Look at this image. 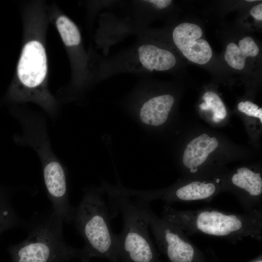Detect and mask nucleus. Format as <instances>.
<instances>
[{
  "label": "nucleus",
  "mask_w": 262,
  "mask_h": 262,
  "mask_svg": "<svg viewBox=\"0 0 262 262\" xmlns=\"http://www.w3.org/2000/svg\"><path fill=\"white\" fill-rule=\"evenodd\" d=\"M262 211L238 213L211 208L181 211L165 205L162 217L178 227L188 236L201 234L233 242L248 237L261 241Z\"/></svg>",
  "instance_id": "obj_1"
},
{
  "label": "nucleus",
  "mask_w": 262,
  "mask_h": 262,
  "mask_svg": "<svg viewBox=\"0 0 262 262\" xmlns=\"http://www.w3.org/2000/svg\"><path fill=\"white\" fill-rule=\"evenodd\" d=\"M63 224L53 210L33 218L26 239L8 248L12 262H68L74 259L89 262L82 249L66 242Z\"/></svg>",
  "instance_id": "obj_2"
},
{
  "label": "nucleus",
  "mask_w": 262,
  "mask_h": 262,
  "mask_svg": "<svg viewBox=\"0 0 262 262\" xmlns=\"http://www.w3.org/2000/svg\"><path fill=\"white\" fill-rule=\"evenodd\" d=\"M112 217L101 193L96 190L86 191L74 208L72 223L84 241L82 250L88 261L97 257L119 262L117 235L111 227Z\"/></svg>",
  "instance_id": "obj_3"
},
{
  "label": "nucleus",
  "mask_w": 262,
  "mask_h": 262,
  "mask_svg": "<svg viewBox=\"0 0 262 262\" xmlns=\"http://www.w3.org/2000/svg\"><path fill=\"white\" fill-rule=\"evenodd\" d=\"M136 36L133 44L110 56L97 55L93 77L100 81L120 74L144 75L147 72L166 71L175 66L177 62L175 55L153 43L147 29Z\"/></svg>",
  "instance_id": "obj_4"
},
{
  "label": "nucleus",
  "mask_w": 262,
  "mask_h": 262,
  "mask_svg": "<svg viewBox=\"0 0 262 262\" xmlns=\"http://www.w3.org/2000/svg\"><path fill=\"white\" fill-rule=\"evenodd\" d=\"M109 198L114 216L119 212L123 220L122 231L117 235L119 262H155L144 201L122 196Z\"/></svg>",
  "instance_id": "obj_5"
},
{
  "label": "nucleus",
  "mask_w": 262,
  "mask_h": 262,
  "mask_svg": "<svg viewBox=\"0 0 262 262\" xmlns=\"http://www.w3.org/2000/svg\"><path fill=\"white\" fill-rule=\"evenodd\" d=\"M48 71L47 55L42 44L35 40L24 46L18 61V85L12 92L17 100H32L39 103L50 115L56 112L54 100L46 86Z\"/></svg>",
  "instance_id": "obj_6"
},
{
  "label": "nucleus",
  "mask_w": 262,
  "mask_h": 262,
  "mask_svg": "<svg viewBox=\"0 0 262 262\" xmlns=\"http://www.w3.org/2000/svg\"><path fill=\"white\" fill-rule=\"evenodd\" d=\"M123 11L115 13H103L99 20V27L96 41L100 48L107 53L111 46L121 41L128 35H137L146 29L149 5V0L121 2Z\"/></svg>",
  "instance_id": "obj_7"
},
{
  "label": "nucleus",
  "mask_w": 262,
  "mask_h": 262,
  "mask_svg": "<svg viewBox=\"0 0 262 262\" xmlns=\"http://www.w3.org/2000/svg\"><path fill=\"white\" fill-rule=\"evenodd\" d=\"M149 227L156 242L171 262H192L195 248L188 236L178 227L158 216L149 203L144 201Z\"/></svg>",
  "instance_id": "obj_8"
},
{
  "label": "nucleus",
  "mask_w": 262,
  "mask_h": 262,
  "mask_svg": "<svg viewBox=\"0 0 262 262\" xmlns=\"http://www.w3.org/2000/svg\"><path fill=\"white\" fill-rule=\"evenodd\" d=\"M17 117L22 131L16 139L18 143L30 146L36 152L42 164L43 177L65 172L52 152L44 120L24 113L18 114Z\"/></svg>",
  "instance_id": "obj_9"
},
{
  "label": "nucleus",
  "mask_w": 262,
  "mask_h": 262,
  "mask_svg": "<svg viewBox=\"0 0 262 262\" xmlns=\"http://www.w3.org/2000/svg\"><path fill=\"white\" fill-rule=\"evenodd\" d=\"M217 194L215 184L206 181L195 180L175 189L162 192H140L127 191L128 197L135 196L137 199L150 203L161 199L169 205L178 202H209Z\"/></svg>",
  "instance_id": "obj_10"
},
{
  "label": "nucleus",
  "mask_w": 262,
  "mask_h": 262,
  "mask_svg": "<svg viewBox=\"0 0 262 262\" xmlns=\"http://www.w3.org/2000/svg\"><path fill=\"white\" fill-rule=\"evenodd\" d=\"M202 30L198 25L182 23L174 28L172 33L174 44L191 62L199 65L207 63L213 55L208 42L200 39Z\"/></svg>",
  "instance_id": "obj_11"
},
{
  "label": "nucleus",
  "mask_w": 262,
  "mask_h": 262,
  "mask_svg": "<svg viewBox=\"0 0 262 262\" xmlns=\"http://www.w3.org/2000/svg\"><path fill=\"white\" fill-rule=\"evenodd\" d=\"M233 185L244 191L239 201L246 211L262 210V179L260 173L245 167L237 169L231 178Z\"/></svg>",
  "instance_id": "obj_12"
},
{
  "label": "nucleus",
  "mask_w": 262,
  "mask_h": 262,
  "mask_svg": "<svg viewBox=\"0 0 262 262\" xmlns=\"http://www.w3.org/2000/svg\"><path fill=\"white\" fill-rule=\"evenodd\" d=\"M174 97L164 94L151 97L143 101L139 110V116L146 124L158 126L167 120L174 103Z\"/></svg>",
  "instance_id": "obj_13"
},
{
  "label": "nucleus",
  "mask_w": 262,
  "mask_h": 262,
  "mask_svg": "<svg viewBox=\"0 0 262 262\" xmlns=\"http://www.w3.org/2000/svg\"><path fill=\"white\" fill-rule=\"evenodd\" d=\"M218 146L216 138L210 137L206 133L194 138L189 143L184 151L182 158L184 165L189 169H197Z\"/></svg>",
  "instance_id": "obj_14"
},
{
  "label": "nucleus",
  "mask_w": 262,
  "mask_h": 262,
  "mask_svg": "<svg viewBox=\"0 0 262 262\" xmlns=\"http://www.w3.org/2000/svg\"><path fill=\"white\" fill-rule=\"evenodd\" d=\"M259 52V47L254 40L247 36L239 41V46L233 43L228 45L225 59L231 67L242 70L245 67L246 57L256 56Z\"/></svg>",
  "instance_id": "obj_15"
},
{
  "label": "nucleus",
  "mask_w": 262,
  "mask_h": 262,
  "mask_svg": "<svg viewBox=\"0 0 262 262\" xmlns=\"http://www.w3.org/2000/svg\"><path fill=\"white\" fill-rule=\"evenodd\" d=\"M8 191L0 185V234L20 225Z\"/></svg>",
  "instance_id": "obj_16"
},
{
  "label": "nucleus",
  "mask_w": 262,
  "mask_h": 262,
  "mask_svg": "<svg viewBox=\"0 0 262 262\" xmlns=\"http://www.w3.org/2000/svg\"><path fill=\"white\" fill-rule=\"evenodd\" d=\"M56 25L64 43L67 48L82 44L78 27L67 16L64 15L59 16L56 21Z\"/></svg>",
  "instance_id": "obj_17"
},
{
  "label": "nucleus",
  "mask_w": 262,
  "mask_h": 262,
  "mask_svg": "<svg viewBox=\"0 0 262 262\" xmlns=\"http://www.w3.org/2000/svg\"><path fill=\"white\" fill-rule=\"evenodd\" d=\"M204 102L199 105L201 110H211L213 113V120L218 123L225 118L227 111L225 106L218 95L213 92H207L202 96Z\"/></svg>",
  "instance_id": "obj_18"
},
{
  "label": "nucleus",
  "mask_w": 262,
  "mask_h": 262,
  "mask_svg": "<svg viewBox=\"0 0 262 262\" xmlns=\"http://www.w3.org/2000/svg\"><path fill=\"white\" fill-rule=\"evenodd\" d=\"M239 111L250 116L258 118L262 123V108L250 101L241 102L238 104Z\"/></svg>",
  "instance_id": "obj_19"
},
{
  "label": "nucleus",
  "mask_w": 262,
  "mask_h": 262,
  "mask_svg": "<svg viewBox=\"0 0 262 262\" xmlns=\"http://www.w3.org/2000/svg\"><path fill=\"white\" fill-rule=\"evenodd\" d=\"M250 14L258 20H262V4L260 3L254 6L250 10Z\"/></svg>",
  "instance_id": "obj_20"
},
{
  "label": "nucleus",
  "mask_w": 262,
  "mask_h": 262,
  "mask_svg": "<svg viewBox=\"0 0 262 262\" xmlns=\"http://www.w3.org/2000/svg\"><path fill=\"white\" fill-rule=\"evenodd\" d=\"M247 1H254L255 0H247Z\"/></svg>",
  "instance_id": "obj_21"
},
{
  "label": "nucleus",
  "mask_w": 262,
  "mask_h": 262,
  "mask_svg": "<svg viewBox=\"0 0 262 262\" xmlns=\"http://www.w3.org/2000/svg\"><path fill=\"white\" fill-rule=\"evenodd\" d=\"M262 262V261H257V262Z\"/></svg>",
  "instance_id": "obj_22"
}]
</instances>
